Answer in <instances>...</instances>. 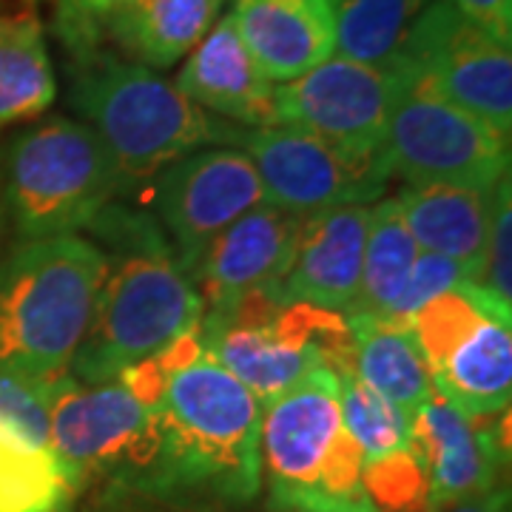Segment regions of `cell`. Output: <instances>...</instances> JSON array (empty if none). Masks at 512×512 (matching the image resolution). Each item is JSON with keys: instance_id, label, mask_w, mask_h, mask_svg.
<instances>
[{"instance_id": "32", "label": "cell", "mask_w": 512, "mask_h": 512, "mask_svg": "<svg viewBox=\"0 0 512 512\" xmlns=\"http://www.w3.org/2000/svg\"><path fill=\"white\" fill-rule=\"evenodd\" d=\"M52 9V26L69 55L103 46L100 29L111 12L131 0H43Z\"/></svg>"}, {"instance_id": "29", "label": "cell", "mask_w": 512, "mask_h": 512, "mask_svg": "<svg viewBox=\"0 0 512 512\" xmlns=\"http://www.w3.org/2000/svg\"><path fill=\"white\" fill-rule=\"evenodd\" d=\"M362 484L379 512H424L427 510V478L407 450L365 461Z\"/></svg>"}, {"instance_id": "19", "label": "cell", "mask_w": 512, "mask_h": 512, "mask_svg": "<svg viewBox=\"0 0 512 512\" xmlns=\"http://www.w3.org/2000/svg\"><path fill=\"white\" fill-rule=\"evenodd\" d=\"M228 18L271 83H288L336 55L328 0H231Z\"/></svg>"}, {"instance_id": "6", "label": "cell", "mask_w": 512, "mask_h": 512, "mask_svg": "<svg viewBox=\"0 0 512 512\" xmlns=\"http://www.w3.org/2000/svg\"><path fill=\"white\" fill-rule=\"evenodd\" d=\"M0 191L9 242L80 234L123 197L117 165L77 117H46L3 146Z\"/></svg>"}, {"instance_id": "1", "label": "cell", "mask_w": 512, "mask_h": 512, "mask_svg": "<svg viewBox=\"0 0 512 512\" xmlns=\"http://www.w3.org/2000/svg\"><path fill=\"white\" fill-rule=\"evenodd\" d=\"M262 404L205 350L154 407L143 464L103 495L183 512H242L262 493Z\"/></svg>"}, {"instance_id": "11", "label": "cell", "mask_w": 512, "mask_h": 512, "mask_svg": "<svg viewBox=\"0 0 512 512\" xmlns=\"http://www.w3.org/2000/svg\"><path fill=\"white\" fill-rule=\"evenodd\" d=\"M154 410L140 404L120 379L80 384L66 373L49 410V450L74 495L94 481L106 487L131 476L148 453Z\"/></svg>"}, {"instance_id": "9", "label": "cell", "mask_w": 512, "mask_h": 512, "mask_svg": "<svg viewBox=\"0 0 512 512\" xmlns=\"http://www.w3.org/2000/svg\"><path fill=\"white\" fill-rule=\"evenodd\" d=\"M410 333L433 387L467 419H490L510 410V322L487 311L467 282L421 305L410 316Z\"/></svg>"}, {"instance_id": "33", "label": "cell", "mask_w": 512, "mask_h": 512, "mask_svg": "<svg viewBox=\"0 0 512 512\" xmlns=\"http://www.w3.org/2000/svg\"><path fill=\"white\" fill-rule=\"evenodd\" d=\"M458 12L487 29L504 43H512V0H450Z\"/></svg>"}, {"instance_id": "21", "label": "cell", "mask_w": 512, "mask_h": 512, "mask_svg": "<svg viewBox=\"0 0 512 512\" xmlns=\"http://www.w3.org/2000/svg\"><path fill=\"white\" fill-rule=\"evenodd\" d=\"M495 188L407 185L396 200L421 251L456 259L470 279L484 251Z\"/></svg>"}, {"instance_id": "23", "label": "cell", "mask_w": 512, "mask_h": 512, "mask_svg": "<svg viewBox=\"0 0 512 512\" xmlns=\"http://www.w3.org/2000/svg\"><path fill=\"white\" fill-rule=\"evenodd\" d=\"M55 97L57 77L40 20L32 12H0V126L43 114Z\"/></svg>"}, {"instance_id": "36", "label": "cell", "mask_w": 512, "mask_h": 512, "mask_svg": "<svg viewBox=\"0 0 512 512\" xmlns=\"http://www.w3.org/2000/svg\"><path fill=\"white\" fill-rule=\"evenodd\" d=\"M66 512H69V510H66ZM111 512H126V510H111Z\"/></svg>"}, {"instance_id": "18", "label": "cell", "mask_w": 512, "mask_h": 512, "mask_svg": "<svg viewBox=\"0 0 512 512\" xmlns=\"http://www.w3.org/2000/svg\"><path fill=\"white\" fill-rule=\"evenodd\" d=\"M174 86L200 109L242 128L279 126L276 83L242 46L231 18H220L188 55Z\"/></svg>"}, {"instance_id": "35", "label": "cell", "mask_w": 512, "mask_h": 512, "mask_svg": "<svg viewBox=\"0 0 512 512\" xmlns=\"http://www.w3.org/2000/svg\"><path fill=\"white\" fill-rule=\"evenodd\" d=\"M0 157H3V143H0ZM9 245V228H6V208H3V191H0V254Z\"/></svg>"}, {"instance_id": "25", "label": "cell", "mask_w": 512, "mask_h": 512, "mask_svg": "<svg viewBox=\"0 0 512 512\" xmlns=\"http://www.w3.org/2000/svg\"><path fill=\"white\" fill-rule=\"evenodd\" d=\"M336 55L376 69H396L410 26L427 3L421 0H328Z\"/></svg>"}, {"instance_id": "3", "label": "cell", "mask_w": 512, "mask_h": 512, "mask_svg": "<svg viewBox=\"0 0 512 512\" xmlns=\"http://www.w3.org/2000/svg\"><path fill=\"white\" fill-rule=\"evenodd\" d=\"M69 57V106L109 151L123 197L180 157L242 146L245 128L200 109L160 72L120 60L106 46Z\"/></svg>"}, {"instance_id": "37", "label": "cell", "mask_w": 512, "mask_h": 512, "mask_svg": "<svg viewBox=\"0 0 512 512\" xmlns=\"http://www.w3.org/2000/svg\"><path fill=\"white\" fill-rule=\"evenodd\" d=\"M421 3H430V0H421Z\"/></svg>"}, {"instance_id": "14", "label": "cell", "mask_w": 512, "mask_h": 512, "mask_svg": "<svg viewBox=\"0 0 512 512\" xmlns=\"http://www.w3.org/2000/svg\"><path fill=\"white\" fill-rule=\"evenodd\" d=\"M151 202L154 220L185 265L231 222L262 205L265 191L245 151L217 146L165 165L151 180Z\"/></svg>"}, {"instance_id": "22", "label": "cell", "mask_w": 512, "mask_h": 512, "mask_svg": "<svg viewBox=\"0 0 512 512\" xmlns=\"http://www.w3.org/2000/svg\"><path fill=\"white\" fill-rule=\"evenodd\" d=\"M348 322L356 342V376L410 419L433 393L430 370L410 328L367 316H348Z\"/></svg>"}, {"instance_id": "28", "label": "cell", "mask_w": 512, "mask_h": 512, "mask_svg": "<svg viewBox=\"0 0 512 512\" xmlns=\"http://www.w3.org/2000/svg\"><path fill=\"white\" fill-rule=\"evenodd\" d=\"M470 291L484 302L487 311L510 322L512 313V183L504 177L493 197L490 228L476 271L467 279Z\"/></svg>"}, {"instance_id": "13", "label": "cell", "mask_w": 512, "mask_h": 512, "mask_svg": "<svg viewBox=\"0 0 512 512\" xmlns=\"http://www.w3.org/2000/svg\"><path fill=\"white\" fill-rule=\"evenodd\" d=\"M402 74L330 55L311 72L276 86L279 126H293L362 157H382L384 128Z\"/></svg>"}, {"instance_id": "16", "label": "cell", "mask_w": 512, "mask_h": 512, "mask_svg": "<svg viewBox=\"0 0 512 512\" xmlns=\"http://www.w3.org/2000/svg\"><path fill=\"white\" fill-rule=\"evenodd\" d=\"M305 217L262 202L211 239L183 271L200 293L202 311H217L251 291H268L288 274Z\"/></svg>"}, {"instance_id": "31", "label": "cell", "mask_w": 512, "mask_h": 512, "mask_svg": "<svg viewBox=\"0 0 512 512\" xmlns=\"http://www.w3.org/2000/svg\"><path fill=\"white\" fill-rule=\"evenodd\" d=\"M461 282H467V268L461 262L450 259V256L421 251L416 265L410 268V276L402 285V291L393 299L390 311L384 313L382 319L410 328V316L419 311L421 305H427L439 293L453 291Z\"/></svg>"}, {"instance_id": "17", "label": "cell", "mask_w": 512, "mask_h": 512, "mask_svg": "<svg viewBox=\"0 0 512 512\" xmlns=\"http://www.w3.org/2000/svg\"><path fill=\"white\" fill-rule=\"evenodd\" d=\"M367 228V205H336L305 217L291 268L271 288L276 299L308 302L325 311H348L362 282Z\"/></svg>"}, {"instance_id": "12", "label": "cell", "mask_w": 512, "mask_h": 512, "mask_svg": "<svg viewBox=\"0 0 512 512\" xmlns=\"http://www.w3.org/2000/svg\"><path fill=\"white\" fill-rule=\"evenodd\" d=\"M239 151L254 163L265 202L311 217L336 205H367L390 183L382 157H362L293 126L245 128Z\"/></svg>"}, {"instance_id": "2", "label": "cell", "mask_w": 512, "mask_h": 512, "mask_svg": "<svg viewBox=\"0 0 512 512\" xmlns=\"http://www.w3.org/2000/svg\"><path fill=\"white\" fill-rule=\"evenodd\" d=\"M86 231L106 256V279L69 373L103 384L197 328L202 299L154 214L114 200Z\"/></svg>"}, {"instance_id": "15", "label": "cell", "mask_w": 512, "mask_h": 512, "mask_svg": "<svg viewBox=\"0 0 512 512\" xmlns=\"http://www.w3.org/2000/svg\"><path fill=\"white\" fill-rule=\"evenodd\" d=\"M507 427L510 410L490 419H467L433 387L410 416V453L427 478V507L507 484Z\"/></svg>"}, {"instance_id": "20", "label": "cell", "mask_w": 512, "mask_h": 512, "mask_svg": "<svg viewBox=\"0 0 512 512\" xmlns=\"http://www.w3.org/2000/svg\"><path fill=\"white\" fill-rule=\"evenodd\" d=\"M225 0H131L111 12L100 37L151 72L188 57L220 20Z\"/></svg>"}, {"instance_id": "26", "label": "cell", "mask_w": 512, "mask_h": 512, "mask_svg": "<svg viewBox=\"0 0 512 512\" xmlns=\"http://www.w3.org/2000/svg\"><path fill=\"white\" fill-rule=\"evenodd\" d=\"M74 498L49 447L0 427V512H66Z\"/></svg>"}, {"instance_id": "10", "label": "cell", "mask_w": 512, "mask_h": 512, "mask_svg": "<svg viewBox=\"0 0 512 512\" xmlns=\"http://www.w3.org/2000/svg\"><path fill=\"white\" fill-rule=\"evenodd\" d=\"M510 46L464 18L450 0H430L413 20L393 72L430 86L458 109L510 137Z\"/></svg>"}, {"instance_id": "5", "label": "cell", "mask_w": 512, "mask_h": 512, "mask_svg": "<svg viewBox=\"0 0 512 512\" xmlns=\"http://www.w3.org/2000/svg\"><path fill=\"white\" fill-rule=\"evenodd\" d=\"M259 458L271 512H379L362 484L365 456L342 421L339 382L328 367L262 407Z\"/></svg>"}, {"instance_id": "30", "label": "cell", "mask_w": 512, "mask_h": 512, "mask_svg": "<svg viewBox=\"0 0 512 512\" xmlns=\"http://www.w3.org/2000/svg\"><path fill=\"white\" fill-rule=\"evenodd\" d=\"M63 376L32 379L20 373H0V427L49 447V410Z\"/></svg>"}, {"instance_id": "27", "label": "cell", "mask_w": 512, "mask_h": 512, "mask_svg": "<svg viewBox=\"0 0 512 512\" xmlns=\"http://www.w3.org/2000/svg\"><path fill=\"white\" fill-rule=\"evenodd\" d=\"M336 382H339L342 421L356 444L362 447L365 461L410 447V419L376 390H370L356 376V367L336 373Z\"/></svg>"}, {"instance_id": "4", "label": "cell", "mask_w": 512, "mask_h": 512, "mask_svg": "<svg viewBox=\"0 0 512 512\" xmlns=\"http://www.w3.org/2000/svg\"><path fill=\"white\" fill-rule=\"evenodd\" d=\"M103 279L106 256L83 234L9 242L0 254V373H69Z\"/></svg>"}, {"instance_id": "8", "label": "cell", "mask_w": 512, "mask_h": 512, "mask_svg": "<svg viewBox=\"0 0 512 512\" xmlns=\"http://www.w3.org/2000/svg\"><path fill=\"white\" fill-rule=\"evenodd\" d=\"M382 160L390 177L407 185L495 188L510 177V137L430 86L402 77L384 128Z\"/></svg>"}, {"instance_id": "24", "label": "cell", "mask_w": 512, "mask_h": 512, "mask_svg": "<svg viewBox=\"0 0 512 512\" xmlns=\"http://www.w3.org/2000/svg\"><path fill=\"white\" fill-rule=\"evenodd\" d=\"M421 248L413 239L402 205L396 197L382 200L370 208V228H367L365 262H362V282L345 316H367L382 319L390 311L393 299L416 265Z\"/></svg>"}, {"instance_id": "34", "label": "cell", "mask_w": 512, "mask_h": 512, "mask_svg": "<svg viewBox=\"0 0 512 512\" xmlns=\"http://www.w3.org/2000/svg\"><path fill=\"white\" fill-rule=\"evenodd\" d=\"M427 512H510V487L501 484L490 493L470 495V498H458V501L427 507Z\"/></svg>"}, {"instance_id": "7", "label": "cell", "mask_w": 512, "mask_h": 512, "mask_svg": "<svg viewBox=\"0 0 512 512\" xmlns=\"http://www.w3.org/2000/svg\"><path fill=\"white\" fill-rule=\"evenodd\" d=\"M197 333L202 350L245 384L262 407L313 370L328 367L336 376L356 359L345 313L282 302L271 288L245 293L217 311H202Z\"/></svg>"}]
</instances>
